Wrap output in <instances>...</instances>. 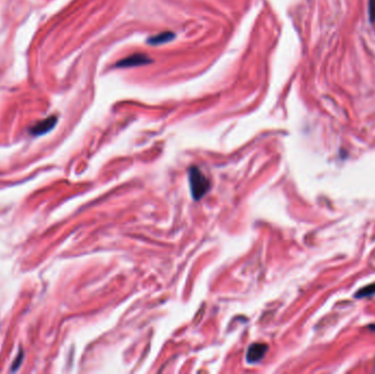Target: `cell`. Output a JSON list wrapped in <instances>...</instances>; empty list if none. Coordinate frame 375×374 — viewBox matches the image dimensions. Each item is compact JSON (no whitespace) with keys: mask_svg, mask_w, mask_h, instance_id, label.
Masks as SVG:
<instances>
[{"mask_svg":"<svg viewBox=\"0 0 375 374\" xmlns=\"http://www.w3.org/2000/svg\"><path fill=\"white\" fill-rule=\"evenodd\" d=\"M268 350V346L264 344H260V342H256L252 344L247 351V361L250 363L258 362L261 360L264 356V353Z\"/></svg>","mask_w":375,"mask_h":374,"instance_id":"3957f363","label":"cell"},{"mask_svg":"<svg viewBox=\"0 0 375 374\" xmlns=\"http://www.w3.org/2000/svg\"><path fill=\"white\" fill-rule=\"evenodd\" d=\"M368 328H370V329H371V331L375 332V325H371V326H368Z\"/></svg>","mask_w":375,"mask_h":374,"instance_id":"52a82bcc","label":"cell"},{"mask_svg":"<svg viewBox=\"0 0 375 374\" xmlns=\"http://www.w3.org/2000/svg\"><path fill=\"white\" fill-rule=\"evenodd\" d=\"M368 17L371 22H375V0H368Z\"/></svg>","mask_w":375,"mask_h":374,"instance_id":"8992f818","label":"cell"},{"mask_svg":"<svg viewBox=\"0 0 375 374\" xmlns=\"http://www.w3.org/2000/svg\"><path fill=\"white\" fill-rule=\"evenodd\" d=\"M189 181H190V189H191V193L194 200H200L203 195H204L209 189V181L206 177L202 174V171L192 167L189 170Z\"/></svg>","mask_w":375,"mask_h":374,"instance_id":"6da1fadb","label":"cell"},{"mask_svg":"<svg viewBox=\"0 0 375 374\" xmlns=\"http://www.w3.org/2000/svg\"><path fill=\"white\" fill-rule=\"evenodd\" d=\"M152 62L150 57H148L146 54L137 53V54H132L125 59L121 60L117 63V67L119 68H129V67H138L143 65H148Z\"/></svg>","mask_w":375,"mask_h":374,"instance_id":"7a4b0ae2","label":"cell"},{"mask_svg":"<svg viewBox=\"0 0 375 374\" xmlns=\"http://www.w3.org/2000/svg\"><path fill=\"white\" fill-rule=\"evenodd\" d=\"M175 36H176L175 33L167 31V32H163V33H159V34H157L155 36L149 37L147 43L150 44V45H160V44H165V43H168L170 41H173L175 39Z\"/></svg>","mask_w":375,"mask_h":374,"instance_id":"277c9868","label":"cell"},{"mask_svg":"<svg viewBox=\"0 0 375 374\" xmlns=\"http://www.w3.org/2000/svg\"><path fill=\"white\" fill-rule=\"evenodd\" d=\"M375 293V284H371V285H367V287L361 289L359 292H357V294H355V297H359V299H361V297H365V296H371Z\"/></svg>","mask_w":375,"mask_h":374,"instance_id":"5b68a950","label":"cell"}]
</instances>
